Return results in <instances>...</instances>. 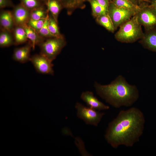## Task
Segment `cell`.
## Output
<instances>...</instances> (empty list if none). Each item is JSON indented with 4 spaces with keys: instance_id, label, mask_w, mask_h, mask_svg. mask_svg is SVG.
<instances>
[{
    "instance_id": "9a60e30c",
    "label": "cell",
    "mask_w": 156,
    "mask_h": 156,
    "mask_svg": "<svg viewBox=\"0 0 156 156\" xmlns=\"http://www.w3.org/2000/svg\"><path fill=\"white\" fill-rule=\"evenodd\" d=\"M26 32L28 39L31 43L32 49L34 50L36 46L39 45L44 40L38 33L27 24L23 26Z\"/></svg>"
},
{
    "instance_id": "603a6c76",
    "label": "cell",
    "mask_w": 156,
    "mask_h": 156,
    "mask_svg": "<svg viewBox=\"0 0 156 156\" xmlns=\"http://www.w3.org/2000/svg\"><path fill=\"white\" fill-rule=\"evenodd\" d=\"M24 6L30 11L45 5L41 0H19Z\"/></svg>"
},
{
    "instance_id": "3957f363",
    "label": "cell",
    "mask_w": 156,
    "mask_h": 156,
    "mask_svg": "<svg viewBox=\"0 0 156 156\" xmlns=\"http://www.w3.org/2000/svg\"><path fill=\"white\" fill-rule=\"evenodd\" d=\"M141 26L135 15L120 26L115 35V38L122 43L134 42L141 39L144 36Z\"/></svg>"
},
{
    "instance_id": "ffe728a7",
    "label": "cell",
    "mask_w": 156,
    "mask_h": 156,
    "mask_svg": "<svg viewBox=\"0 0 156 156\" xmlns=\"http://www.w3.org/2000/svg\"><path fill=\"white\" fill-rule=\"evenodd\" d=\"M88 1L91 7L92 15L95 17L107 14L108 10L100 5L96 0H90Z\"/></svg>"
},
{
    "instance_id": "ba28073f",
    "label": "cell",
    "mask_w": 156,
    "mask_h": 156,
    "mask_svg": "<svg viewBox=\"0 0 156 156\" xmlns=\"http://www.w3.org/2000/svg\"><path fill=\"white\" fill-rule=\"evenodd\" d=\"M29 61L39 73L51 75L54 74L52 62L41 54L31 57Z\"/></svg>"
},
{
    "instance_id": "52a82bcc",
    "label": "cell",
    "mask_w": 156,
    "mask_h": 156,
    "mask_svg": "<svg viewBox=\"0 0 156 156\" xmlns=\"http://www.w3.org/2000/svg\"><path fill=\"white\" fill-rule=\"evenodd\" d=\"M75 108L77 116L88 125L97 126L105 113L100 112L89 107H86L80 103H76Z\"/></svg>"
},
{
    "instance_id": "1f68e13d",
    "label": "cell",
    "mask_w": 156,
    "mask_h": 156,
    "mask_svg": "<svg viewBox=\"0 0 156 156\" xmlns=\"http://www.w3.org/2000/svg\"><path fill=\"white\" fill-rule=\"evenodd\" d=\"M90 0H83L85 2L86 1H89Z\"/></svg>"
},
{
    "instance_id": "7402d4cb",
    "label": "cell",
    "mask_w": 156,
    "mask_h": 156,
    "mask_svg": "<svg viewBox=\"0 0 156 156\" xmlns=\"http://www.w3.org/2000/svg\"><path fill=\"white\" fill-rule=\"evenodd\" d=\"M112 2L118 7L127 9L136 13L140 8V6L134 5L129 0H113Z\"/></svg>"
},
{
    "instance_id": "f546056e",
    "label": "cell",
    "mask_w": 156,
    "mask_h": 156,
    "mask_svg": "<svg viewBox=\"0 0 156 156\" xmlns=\"http://www.w3.org/2000/svg\"><path fill=\"white\" fill-rule=\"evenodd\" d=\"M150 3L156 9V0H151Z\"/></svg>"
},
{
    "instance_id": "9c48e42d",
    "label": "cell",
    "mask_w": 156,
    "mask_h": 156,
    "mask_svg": "<svg viewBox=\"0 0 156 156\" xmlns=\"http://www.w3.org/2000/svg\"><path fill=\"white\" fill-rule=\"evenodd\" d=\"M11 12L15 26H23L30 19V11L20 3L15 5Z\"/></svg>"
},
{
    "instance_id": "ac0fdd59",
    "label": "cell",
    "mask_w": 156,
    "mask_h": 156,
    "mask_svg": "<svg viewBox=\"0 0 156 156\" xmlns=\"http://www.w3.org/2000/svg\"><path fill=\"white\" fill-rule=\"evenodd\" d=\"M97 22L109 31L114 33L115 30L112 21L108 14L103 15L96 18Z\"/></svg>"
},
{
    "instance_id": "2e32d148",
    "label": "cell",
    "mask_w": 156,
    "mask_h": 156,
    "mask_svg": "<svg viewBox=\"0 0 156 156\" xmlns=\"http://www.w3.org/2000/svg\"><path fill=\"white\" fill-rule=\"evenodd\" d=\"M12 34L14 45H18L23 44L28 40L26 32L23 26H15Z\"/></svg>"
},
{
    "instance_id": "83f0119b",
    "label": "cell",
    "mask_w": 156,
    "mask_h": 156,
    "mask_svg": "<svg viewBox=\"0 0 156 156\" xmlns=\"http://www.w3.org/2000/svg\"><path fill=\"white\" fill-rule=\"evenodd\" d=\"M96 1L101 6L108 10L109 3V0H96Z\"/></svg>"
},
{
    "instance_id": "277c9868",
    "label": "cell",
    "mask_w": 156,
    "mask_h": 156,
    "mask_svg": "<svg viewBox=\"0 0 156 156\" xmlns=\"http://www.w3.org/2000/svg\"><path fill=\"white\" fill-rule=\"evenodd\" d=\"M66 44L64 37H52L45 39L39 45L40 53L52 62Z\"/></svg>"
},
{
    "instance_id": "8992f818",
    "label": "cell",
    "mask_w": 156,
    "mask_h": 156,
    "mask_svg": "<svg viewBox=\"0 0 156 156\" xmlns=\"http://www.w3.org/2000/svg\"><path fill=\"white\" fill-rule=\"evenodd\" d=\"M136 12L116 5L110 1L108 8L107 14L113 23L115 30L134 16Z\"/></svg>"
},
{
    "instance_id": "d4e9b609",
    "label": "cell",
    "mask_w": 156,
    "mask_h": 156,
    "mask_svg": "<svg viewBox=\"0 0 156 156\" xmlns=\"http://www.w3.org/2000/svg\"><path fill=\"white\" fill-rule=\"evenodd\" d=\"M47 0H41L44 3ZM63 7L67 9H74L77 8L83 3V0H60Z\"/></svg>"
},
{
    "instance_id": "8fae6325",
    "label": "cell",
    "mask_w": 156,
    "mask_h": 156,
    "mask_svg": "<svg viewBox=\"0 0 156 156\" xmlns=\"http://www.w3.org/2000/svg\"><path fill=\"white\" fill-rule=\"evenodd\" d=\"M139 42L145 48L156 52V27L145 31Z\"/></svg>"
},
{
    "instance_id": "4fadbf2b",
    "label": "cell",
    "mask_w": 156,
    "mask_h": 156,
    "mask_svg": "<svg viewBox=\"0 0 156 156\" xmlns=\"http://www.w3.org/2000/svg\"><path fill=\"white\" fill-rule=\"evenodd\" d=\"M0 28L12 33L15 26L11 11L1 10L0 14Z\"/></svg>"
},
{
    "instance_id": "e0dca14e",
    "label": "cell",
    "mask_w": 156,
    "mask_h": 156,
    "mask_svg": "<svg viewBox=\"0 0 156 156\" xmlns=\"http://www.w3.org/2000/svg\"><path fill=\"white\" fill-rule=\"evenodd\" d=\"M13 45H14V40L12 33L0 28V47H8Z\"/></svg>"
},
{
    "instance_id": "44dd1931",
    "label": "cell",
    "mask_w": 156,
    "mask_h": 156,
    "mask_svg": "<svg viewBox=\"0 0 156 156\" xmlns=\"http://www.w3.org/2000/svg\"><path fill=\"white\" fill-rule=\"evenodd\" d=\"M49 27L50 31L51 34L55 37H64L60 32L57 25L58 23L55 21L52 15L49 12Z\"/></svg>"
},
{
    "instance_id": "484cf974",
    "label": "cell",
    "mask_w": 156,
    "mask_h": 156,
    "mask_svg": "<svg viewBox=\"0 0 156 156\" xmlns=\"http://www.w3.org/2000/svg\"><path fill=\"white\" fill-rule=\"evenodd\" d=\"M45 18L39 20H33L30 18L27 25L38 33L43 25Z\"/></svg>"
},
{
    "instance_id": "5bb4252c",
    "label": "cell",
    "mask_w": 156,
    "mask_h": 156,
    "mask_svg": "<svg viewBox=\"0 0 156 156\" xmlns=\"http://www.w3.org/2000/svg\"><path fill=\"white\" fill-rule=\"evenodd\" d=\"M45 4L48 11L58 23V17L61 10L64 8L60 0H47Z\"/></svg>"
},
{
    "instance_id": "6da1fadb",
    "label": "cell",
    "mask_w": 156,
    "mask_h": 156,
    "mask_svg": "<svg viewBox=\"0 0 156 156\" xmlns=\"http://www.w3.org/2000/svg\"><path fill=\"white\" fill-rule=\"evenodd\" d=\"M145 122L144 114L138 108L133 107L121 110L109 123L105 139L115 148L122 145L132 147L139 141Z\"/></svg>"
},
{
    "instance_id": "4316f807",
    "label": "cell",
    "mask_w": 156,
    "mask_h": 156,
    "mask_svg": "<svg viewBox=\"0 0 156 156\" xmlns=\"http://www.w3.org/2000/svg\"><path fill=\"white\" fill-rule=\"evenodd\" d=\"M15 5L12 0H0V8L2 9L7 7L13 8Z\"/></svg>"
},
{
    "instance_id": "7c38bea8",
    "label": "cell",
    "mask_w": 156,
    "mask_h": 156,
    "mask_svg": "<svg viewBox=\"0 0 156 156\" xmlns=\"http://www.w3.org/2000/svg\"><path fill=\"white\" fill-rule=\"evenodd\" d=\"M32 46L30 41L24 46L16 48L14 51L12 58L14 60L21 63L29 61L30 53Z\"/></svg>"
},
{
    "instance_id": "cb8c5ba5",
    "label": "cell",
    "mask_w": 156,
    "mask_h": 156,
    "mask_svg": "<svg viewBox=\"0 0 156 156\" xmlns=\"http://www.w3.org/2000/svg\"><path fill=\"white\" fill-rule=\"evenodd\" d=\"M49 12L46 18L42 28L38 34L40 36L44 39L54 37L50 33L49 27Z\"/></svg>"
},
{
    "instance_id": "f1b7e54d",
    "label": "cell",
    "mask_w": 156,
    "mask_h": 156,
    "mask_svg": "<svg viewBox=\"0 0 156 156\" xmlns=\"http://www.w3.org/2000/svg\"><path fill=\"white\" fill-rule=\"evenodd\" d=\"M134 5L140 6L142 4L144 1H143L142 0H129Z\"/></svg>"
},
{
    "instance_id": "d6a6232c",
    "label": "cell",
    "mask_w": 156,
    "mask_h": 156,
    "mask_svg": "<svg viewBox=\"0 0 156 156\" xmlns=\"http://www.w3.org/2000/svg\"><path fill=\"white\" fill-rule=\"evenodd\" d=\"M110 1H112L113 0H109Z\"/></svg>"
},
{
    "instance_id": "4dcf8cb0",
    "label": "cell",
    "mask_w": 156,
    "mask_h": 156,
    "mask_svg": "<svg viewBox=\"0 0 156 156\" xmlns=\"http://www.w3.org/2000/svg\"><path fill=\"white\" fill-rule=\"evenodd\" d=\"M142 1H143L146 2L148 3H150L151 0H142Z\"/></svg>"
},
{
    "instance_id": "d6986e66",
    "label": "cell",
    "mask_w": 156,
    "mask_h": 156,
    "mask_svg": "<svg viewBox=\"0 0 156 156\" xmlns=\"http://www.w3.org/2000/svg\"><path fill=\"white\" fill-rule=\"evenodd\" d=\"M45 5L30 11V18L33 20H39L46 18L48 11Z\"/></svg>"
},
{
    "instance_id": "7a4b0ae2",
    "label": "cell",
    "mask_w": 156,
    "mask_h": 156,
    "mask_svg": "<svg viewBox=\"0 0 156 156\" xmlns=\"http://www.w3.org/2000/svg\"><path fill=\"white\" fill-rule=\"evenodd\" d=\"M94 87L97 94L116 108L131 106L139 96L136 86L129 83L121 75L118 76L108 85H102L96 82Z\"/></svg>"
},
{
    "instance_id": "30bf717a",
    "label": "cell",
    "mask_w": 156,
    "mask_h": 156,
    "mask_svg": "<svg viewBox=\"0 0 156 156\" xmlns=\"http://www.w3.org/2000/svg\"><path fill=\"white\" fill-rule=\"evenodd\" d=\"M81 98L88 107L100 111L109 108V106L99 101L94 96L92 92L87 91L83 92L81 94Z\"/></svg>"
},
{
    "instance_id": "5b68a950",
    "label": "cell",
    "mask_w": 156,
    "mask_h": 156,
    "mask_svg": "<svg viewBox=\"0 0 156 156\" xmlns=\"http://www.w3.org/2000/svg\"><path fill=\"white\" fill-rule=\"evenodd\" d=\"M148 3L144 2L135 15L138 22L144 27L145 31L156 27V9Z\"/></svg>"
}]
</instances>
